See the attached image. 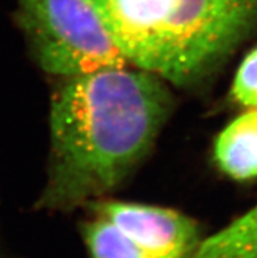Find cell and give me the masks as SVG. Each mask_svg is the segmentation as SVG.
Segmentation results:
<instances>
[{
	"mask_svg": "<svg viewBox=\"0 0 257 258\" xmlns=\"http://www.w3.org/2000/svg\"><path fill=\"white\" fill-rule=\"evenodd\" d=\"M49 108V159L36 209L70 213L107 198L146 159L173 108L168 83L108 67L61 78Z\"/></svg>",
	"mask_w": 257,
	"mask_h": 258,
	"instance_id": "6da1fadb",
	"label": "cell"
},
{
	"mask_svg": "<svg viewBox=\"0 0 257 258\" xmlns=\"http://www.w3.org/2000/svg\"><path fill=\"white\" fill-rule=\"evenodd\" d=\"M127 63L177 88L205 84L257 28V0H87Z\"/></svg>",
	"mask_w": 257,
	"mask_h": 258,
	"instance_id": "7a4b0ae2",
	"label": "cell"
},
{
	"mask_svg": "<svg viewBox=\"0 0 257 258\" xmlns=\"http://www.w3.org/2000/svg\"><path fill=\"white\" fill-rule=\"evenodd\" d=\"M15 21L36 64L49 75L127 64L87 0H16Z\"/></svg>",
	"mask_w": 257,
	"mask_h": 258,
	"instance_id": "3957f363",
	"label": "cell"
},
{
	"mask_svg": "<svg viewBox=\"0 0 257 258\" xmlns=\"http://www.w3.org/2000/svg\"><path fill=\"white\" fill-rule=\"evenodd\" d=\"M85 207L113 223L152 258H189L205 237L197 220L168 207L108 198Z\"/></svg>",
	"mask_w": 257,
	"mask_h": 258,
	"instance_id": "277c9868",
	"label": "cell"
},
{
	"mask_svg": "<svg viewBox=\"0 0 257 258\" xmlns=\"http://www.w3.org/2000/svg\"><path fill=\"white\" fill-rule=\"evenodd\" d=\"M213 156L222 173L232 180L257 178V108L238 115L219 133Z\"/></svg>",
	"mask_w": 257,
	"mask_h": 258,
	"instance_id": "5b68a950",
	"label": "cell"
},
{
	"mask_svg": "<svg viewBox=\"0 0 257 258\" xmlns=\"http://www.w3.org/2000/svg\"><path fill=\"white\" fill-rule=\"evenodd\" d=\"M189 258H257V203L219 231L205 236Z\"/></svg>",
	"mask_w": 257,
	"mask_h": 258,
	"instance_id": "8992f818",
	"label": "cell"
},
{
	"mask_svg": "<svg viewBox=\"0 0 257 258\" xmlns=\"http://www.w3.org/2000/svg\"><path fill=\"white\" fill-rule=\"evenodd\" d=\"M82 236L91 258H152L113 223L98 215L83 223Z\"/></svg>",
	"mask_w": 257,
	"mask_h": 258,
	"instance_id": "52a82bcc",
	"label": "cell"
},
{
	"mask_svg": "<svg viewBox=\"0 0 257 258\" xmlns=\"http://www.w3.org/2000/svg\"><path fill=\"white\" fill-rule=\"evenodd\" d=\"M234 100L248 109L257 108V47L239 66L232 82Z\"/></svg>",
	"mask_w": 257,
	"mask_h": 258,
	"instance_id": "ba28073f",
	"label": "cell"
},
{
	"mask_svg": "<svg viewBox=\"0 0 257 258\" xmlns=\"http://www.w3.org/2000/svg\"><path fill=\"white\" fill-rule=\"evenodd\" d=\"M0 258H10L8 254L3 250V248H2V244H0Z\"/></svg>",
	"mask_w": 257,
	"mask_h": 258,
	"instance_id": "9c48e42d",
	"label": "cell"
}]
</instances>
